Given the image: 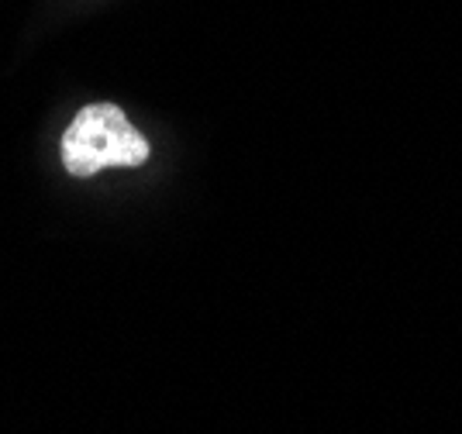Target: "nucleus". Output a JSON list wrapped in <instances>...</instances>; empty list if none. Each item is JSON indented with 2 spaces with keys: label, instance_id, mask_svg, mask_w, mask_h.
I'll return each instance as SVG.
<instances>
[{
  "label": "nucleus",
  "instance_id": "obj_1",
  "mask_svg": "<svg viewBox=\"0 0 462 434\" xmlns=\"http://www.w3.org/2000/svg\"><path fill=\"white\" fill-rule=\"evenodd\" d=\"M149 142L115 104H90L62 134V162L73 176H94L104 166H142Z\"/></svg>",
  "mask_w": 462,
  "mask_h": 434
}]
</instances>
